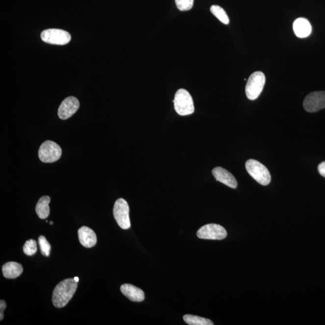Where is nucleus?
Returning a JSON list of instances; mask_svg holds the SVG:
<instances>
[{"label": "nucleus", "mask_w": 325, "mask_h": 325, "mask_svg": "<svg viewBox=\"0 0 325 325\" xmlns=\"http://www.w3.org/2000/svg\"><path fill=\"white\" fill-rule=\"evenodd\" d=\"M78 287L75 279H64L58 283L53 292L52 301L55 307L61 308L68 304Z\"/></svg>", "instance_id": "nucleus-1"}, {"label": "nucleus", "mask_w": 325, "mask_h": 325, "mask_svg": "<svg viewBox=\"0 0 325 325\" xmlns=\"http://www.w3.org/2000/svg\"><path fill=\"white\" fill-rule=\"evenodd\" d=\"M173 103H174L176 112L180 116H187L194 112L193 98L190 93L186 89H180L177 90Z\"/></svg>", "instance_id": "nucleus-2"}, {"label": "nucleus", "mask_w": 325, "mask_h": 325, "mask_svg": "<svg viewBox=\"0 0 325 325\" xmlns=\"http://www.w3.org/2000/svg\"><path fill=\"white\" fill-rule=\"evenodd\" d=\"M248 174L263 186H267L271 183V175L265 165L254 159L247 161L245 164Z\"/></svg>", "instance_id": "nucleus-3"}, {"label": "nucleus", "mask_w": 325, "mask_h": 325, "mask_svg": "<svg viewBox=\"0 0 325 325\" xmlns=\"http://www.w3.org/2000/svg\"><path fill=\"white\" fill-rule=\"evenodd\" d=\"M266 82V77L262 72L257 71L250 75L247 81L245 92L250 100H255L262 92Z\"/></svg>", "instance_id": "nucleus-4"}, {"label": "nucleus", "mask_w": 325, "mask_h": 325, "mask_svg": "<svg viewBox=\"0 0 325 325\" xmlns=\"http://www.w3.org/2000/svg\"><path fill=\"white\" fill-rule=\"evenodd\" d=\"M62 153V148L58 144L52 140H47L40 146L39 158L42 162L50 163L58 161Z\"/></svg>", "instance_id": "nucleus-5"}, {"label": "nucleus", "mask_w": 325, "mask_h": 325, "mask_svg": "<svg viewBox=\"0 0 325 325\" xmlns=\"http://www.w3.org/2000/svg\"><path fill=\"white\" fill-rule=\"evenodd\" d=\"M129 204L125 199L119 198L114 203L113 216L118 225L123 230H128L131 226L129 217Z\"/></svg>", "instance_id": "nucleus-6"}, {"label": "nucleus", "mask_w": 325, "mask_h": 325, "mask_svg": "<svg viewBox=\"0 0 325 325\" xmlns=\"http://www.w3.org/2000/svg\"><path fill=\"white\" fill-rule=\"evenodd\" d=\"M41 39L47 44L64 45L71 41V34L61 29L51 28L42 31Z\"/></svg>", "instance_id": "nucleus-7"}, {"label": "nucleus", "mask_w": 325, "mask_h": 325, "mask_svg": "<svg viewBox=\"0 0 325 325\" xmlns=\"http://www.w3.org/2000/svg\"><path fill=\"white\" fill-rule=\"evenodd\" d=\"M197 236L199 239L207 240H223L227 236V232L223 226L210 223L202 226L197 232Z\"/></svg>", "instance_id": "nucleus-8"}, {"label": "nucleus", "mask_w": 325, "mask_h": 325, "mask_svg": "<svg viewBox=\"0 0 325 325\" xmlns=\"http://www.w3.org/2000/svg\"><path fill=\"white\" fill-rule=\"evenodd\" d=\"M303 108L308 112H316L325 108V92L318 91L306 96L303 103Z\"/></svg>", "instance_id": "nucleus-9"}, {"label": "nucleus", "mask_w": 325, "mask_h": 325, "mask_svg": "<svg viewBox=\"0 0 325 325\" xmlns=\"http://www.w3.org/2000/svg\"><path fill=\"white\" fill-rule=\"evenodd\" d=\"M80 103L76 97H69L63 101L58 108V116L62 120L68 119L77 112Z\"/></svg>", "instance_id": "nucleus-10"}, {"label": "nucleus", "mask_w": 325, "mask_h": 325, "mask_svg": "<svg viewBox=\"0 0 325 325\" xmlns=\"http://www.w3.org/2000/svg\"><path fill=\"white\" fill-rule=\"evenodd\" d=\"M212 174L215 179L220 183L224 184L232 189H236L238 187V182L235 177L231 172L223 167H217L212 170Z\"/></svg>", "instance_id": "nucleus-11"}, {"label": "nucleus", "mask_w": 325, "mask_h": 325, "mask_svg": "<svg viewBox=\"0 0 325 325\" xmlns=\"http://www.w3.org/2000/svg\"><path fill=\"white\" fill-rule=\"evenodd\" d=\"M79 239L81 244L85 247H94L97 242V235L94 231L87 226H83L78 231Z\"/></svg>", "instance_id": "nucleus-12"}, {"label": "nucleus", "mask_w": 325, "mask_h": 325, "mask_svg": "<svg viewBox=\"0 0 325 325\" xmlns=\"http://www.w3.org/2000/svg\"><path fill=\"white\" fill-rule=\"evenodd\" d=\"M122 294L133 302H140L145 299L143 290L133 285L125 284L121 287Z\"/></svg>", "instance_id": "nucleus-13"}, {"label": "nucleus", "mask_w": 325, "mask_h": 325, "mask_svg": "<svg viewBox=\"0 0 325 325\" xmlns=\"http://www.w3.org/2000/svg\"><path fill=\"white\" fill-rule=\"evenodd\" d=\"M293 29L296 36L299 38H305L310 36L312 31L310 22L303 18H298L294 21Z\"/></svg>", "instance_id": "nucleus-14"}, {"label": "nucleus", "mask_w": 325, "mask_h": 325, "mask_svg": "<svg viewBox=\"0 0 325 325\" xmlns=\"http://www.w3.org/2000/svg\"><path fill=\"white\" fill-rule=\"evenodd\" d=\"M2 271L5 278L15 279L22 274L23 268L20 263L10 262L2 266Z\"/></svg>", "instance_id": "nucleus-15"}, {"label": "nucleus", "mask_w": 325, "mask_h": 325, "mask_svg": "<svg viewBox=\"0 0 325 325\" xmlns=\"http://www.w3.org/2000/svg\"><path fill=\"white\" fill-rule=\"evenodd\" d=\"M51 198L49 196H44L39 199L36 206V212L40 219H46L50 215L49 204Z\"/></svg>", "instance_id": "nucleus-16"}, {"label": "nucleus", "mask_w": 325, "mask_h": 325, "mask_svg": "<svg viewBox=\"0 0 325 325\" xmlns=\"http://www.w3.org/2000/svg\"><path fill=\"white\" fill-rule=\"evenodd\" d=\"M184 321L186 324L190 325H213L214 324L210 320L201 318L197 316L186 314L183 317Z\"/></svg>", "instance_id": "nucleus-17"}, {"label": "nucleus", "mask_w": 325, "mask_h": 325, "mask_svg": "<svg viewBox=\"0 0 325 325\" xmlns=\"http://www.w3.org/2000/svg\"><path fill=\"white\" fill-rule=\"evenodd\" d=\"M210 11L215 15L216 17L224 25H227L230 23V19L226 12L222 7L217 6V5H213L210 8Z\"/></svg>", "instance_id": "nucleus-18"}, {"label": "nucleus", "mask_w": 325, "mask_h": 325, "mask_svg": "<svg viewBox=\"0 0 325 325\" xmlns=\"http://www.w3.org/2000/svg\"><path fill=\"white\" fill-rule=\"evenodd\" d=\"M37 250H38V247H37L36 242L33 239L26 241L23 246V251L28 256H32L35 254Z\"/></svg>", "instance_id": "nucleus-19"}, {"label": "nucleus", "mask_w": 325, "mask_h": 325, "mask_svg": "<svg viewBox=\"0 0 325 325\" xmlns=\"http://www.w3.org/2000/svg\"><path fill=\"white\" fill-rule=\"evenodd\" d=\"M38 243L41 254L44 256L49 257L52 247H51V245L49 242L47 241V239L44 236H39Z\"/></svg>", "instance_id": "nucleus-20"}, {"label": "nucleus", "mask_w": 325, "mask_h": 325, "mask_svg": "<svg viewBox=\"0 0 325 325\" xmlns=\"http://www.w3.org/2000/svg\"><path fill=\"white\" fill-rule=\"evenodd\" d=\"M194 0H175L176 6L181 11H188L193 7Z\"/></svg>", "instance_id": "nucleus-21"}, {"label": "nucleus", "mask_w": 325, "mask_h": 325, "mask_svg": "<svg viewBox=\"0 0 325 325\" xmlns=\"http://www.w3.org/2000/svg\"><path fill=\"white\" fill-rule=\"evenodd\" d=\"M6 303L4 300H0V320L1 321L4 318V311L6 309Z\"/></svg>", "instance_id": "nucleus-22"}, {"label": "nucleus", "mask_w": 325, "mask_h": 325, "mask_svg": "<svg viewBox=\"0 0 325 325\" xmlns=\"http://www.w3.org/2000/svg\"><path fill=\"white\" fill-rule=\"evenodd\" d=\"M319 174L325 178V162H322L318 166Z\"/></svg>", "instance_id": "nucleus-23"}, {"label": "nucleus", "mask_w": 325, "mask_h": 325, "mask_svg": "<svg viewBox=\"0 0 325 325\" xmlns=\"http://www.w3.org/2000/svg\"><path fill=\"white\" fill-rule=\"evenodd\" d=\"M74 279H75V281L77 282H78L79 281V277H75V278H74Z\"/></svg>", "instance_id": "nucleus-24"}, {"label": "nucleus", "mask_w": 325, "mask_h": 325, "mask_svg": "<svg viewBox=\"0 0 325 325\" xmlns=\"http://www.w3.org/2000/svg\"><path fill=\"white\" fill-rule=\"evenodd\" d=\"M50 225H53V222H51L50 223Z\"/></svg>", "instance_id": "nucleus-25"}]
</instances>
